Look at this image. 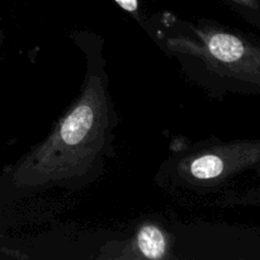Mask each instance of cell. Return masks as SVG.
<instances>
[{"label": "cell", "mask_w": 260, "mask_h": 260, "mask_svg": "<svg viewBox=\"0 0 260 260\" xmlns=\"http://www.w3.org/2000/svg\"><path fill=\"white\" fill-rule=\"evenodd\" d=\"M80 46L88 68L80 95L50 136L15 170L19 188H80L93 180L109 156L117 116L108 90V76L99 38L84 36Z\"/></svg>", "instance_id": "6da1fadb"}, {"label": "cell", "mask_w": 260, "mask_h": 260, "mask_svg": "<svg viewBox=\"0 0 260 260\" xmlns=\"http://www.w3.org/2000/svg\"><path fill=\"white\" fill-rule=\"evenodd\" d=\"M156 36L192 79L217 94L260 95V40L216 22L164 18Z\"/></svg>", "instance_id": "7a4b0ae2"}, {"label": "cell", "mask_w": 260, "mask_h": 260, "mask_svg": "<svg viewBox=\"0 0 260 260\" xmlns=\"http://www.w3.org/2000/svg\"><path fill=\"white\" fill-rule=\"evenodd\" d=\"M260 139L208 142L169 162L168 175L183 188L220 187L236 175L259 167Z\"/></svg>", "instance_id": "3957f363"}, {"label": "cell", "mask_w": 260, "mask_h": 260, "mask_svg": "<svg viewBox=\"0 0 260 260\" xmlns=\"http://www.w3.org/2000/svg\"><path fill=\"white\" fill-rule=\"evenodd\" d=\"M136 251L145 259H164L169 251V241L164 231L155 223H145L135 238Z\"/></svg>", "instance_id": "277c9868"}, {"label": "cell", "mask_w": 260, "mask_h": 260, "mask_svg": "<svg viewBox=\"0 0 260 260\" xmlns=\"http://www.w3.org/2000/svg\"><path fill=\"white\" fill-rule=\"evenodd\" d=\"M246 23L260 29V0H229Z\"/></svg>", "instance_id": "5b68a950"}, {"label": "cell", "mask_w": 260, "mask_h": 260, "mask_svg": "<svg viewBox=\"0 0 260 260\" xmlns=\"http://www.w3.org/2000/svg\"><path fill=\"white\" fill-rule=\"evenodd\" d=\"M256 173H258V180L253 187L246 189L245 192L241 194H236L234 197L228 198L225 201L226 205L233 206H260V164L256 168Z\"/></svg>", "instance_id": "8992f818"}, {"label": "cell", "mask_w": 260, "mask_h": 260, "mask_svg": "<svg viewBox=\"0 0 260 260\" xmlns=\"http://www.w3.org/2000/svg\"><path fill=\"white\" fill-rule=\"evenodd\" d=\"M124 12L132 14V17L136 18L137 20H140V4L139 0H114Z\"/></svg>", "instance_id": "52a82bcc"}]
</instances>
